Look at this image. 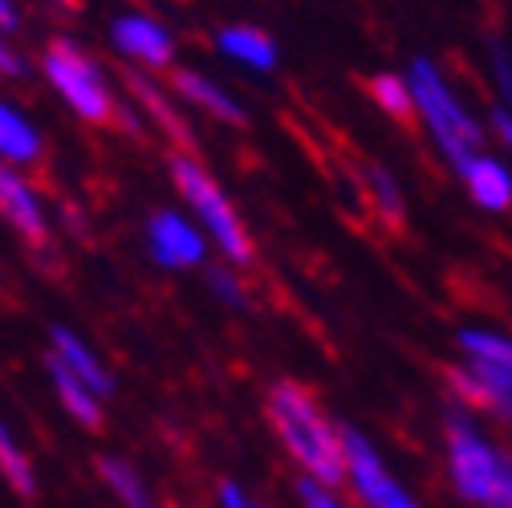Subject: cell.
I'll return each instance as SVG.
<instances>
[{
  "label": "cell",
  "instance_id": "13",
  "mask_svg": "<svg viewBox=\"0 0 512 508\" xmlns=\"http://www.w3.org/2000/svg\"><path fill=\"white\" fill-rule=\"evenodd\" d=\"M49 342H53V354L66 362V366L82 378V383H90L98 399H106V395L114 391V378L106 374V366L98 362V354H94L78 334H70L66 326H53V330H49Z\"/></svg>",
  "mask_w": 512,
  "mask_h": 508
},
{
  "label": "cell",
  "instance_id": "28",
  "mask_svg": "<svg viewBox=\"0 0 512 508\" xmlns=\"http://www.w3.org/2000/svg\"><path fill=\"white\" fill-rule=\"evenodd\" d=\"M0 70H5V78H17V74L25 70V61L5 45V49H0Z\"/></svg>",
  "mask_w": 512,
  "mask_h": 508
},
{
  "label": "cell",
  "instance_id": "3",
  "mask_svg": "<svg viewBox=\"0 0 512 508\" xmlns=\"http://www.w3.org/2000/svg\"><path fill=\"white\" fill-rule=\"evenodd\" d=\"M411 90H415V106H419V118L427 122V131L435 135L439 151L452 159L456 171H464L476 155H480V143H484V126L460 106V98L447 90L443 74L431 66L427 57H415L411 61Z\"/></svg>",
  "mask_w": 512,
  "mask_h": 508
},
{
  "label": "cell",
  "instance_id": "25",
  "mask_svg": "<svg viewBox=\"0 0 512 508\" xmlns=\"http://www.w3.org/2000/svg\"><path fill=\"white\" fill-rule=\"evenodd\" d=\"M492 131L500 135V143H504V147H512V110H508V106L492 110Z\"/></svg>",
  "mask_w": 512,
  "mask_h": 508
},
{
  "label": "cell",
  "instance_id": "8",
  "mask_svg": "<svg viewBox=\"0 0 512 508\" xmlns=\"http://www.w3.org/2000/svg\"><path fill=\"white\" fill-rule=\"evenodd\" d=\"M110 37L114 45L126 53V57H135L143 61L147 70H167L171 66V57H175V41L163 25H155L151 17H118L110 25Z\"/></svg>",
  "mask_w": 512,
  "mask_h": 508
},
{
  "label": "cell",
  "instance_id": "10",
  "mask_svg": "<svg viewBox=\"0 0 512 508\" xmlns=\"http://www.w3.org/2000/svg\"><path fill=\"white\" fill-rule=\"evenodd\" d=\"M122 82H126V90H131L143 106H147V114L155 118V126H159V131L179 147V151H196V131H191V126H187V118L175 110V102L147 78V74H139V70H122Z\"/></svg>",
  "mask_w": 512,
  "mask_h": 508
},
{
  "label": "cell",
  "instance_id": "21",
  "mask_svg": "<svg viewBox=\"0 0 512 508\" xmlns=\"http://www.w3.org/2000/svg\"><path fill=\"white\" fill-rule=\"evenodd\" d=\"M0 472H5V480L13 484V492H21V496H33V492H37L33 468H29L25 452H21L17 443H13V435H9V431L0 435Z\"/></svg>",
  "mask_w": 512,
  "mask_h": 508
},
{
  "label": "cell",
  "instance_id": "22",
  "mask_svg": "<svg viewBox=\"0 0 512 508\" xmlns=\"http://www.w3.org/2000/svg\"><path fill=\"white\" fill-rule=\"evenodd\" d=\"M297 496L305 500V508H346L322 480H313V476H301L297 480Z\"/></svg>",
  "mask_w": 512,
  "mask_h": 508
},
{
  "label": "cell",
  "instance_id": "29",
  "mask_svg": "<svg viewBox=\"0 0 512 508\" xmlns=\"http://www.w3.org/2000/svg\"><path fill=\"white\" fill-rule=\"evenodd\" d=\"M57 5H66V9H78V5H82V0H57Z\"/></svg>",
  "mask_w": 512,
  "mask_h": 508
},
{
  "label": "cell",
  "instance_id": "11",
  "mask_svg": "<svg viewBox=\"0 0 512 508\" xmlns=\"http://www.w3.org/2000/svg\"><path fill=\"white\" fill-rule=\"evenodd\" d=\"M45 366H49V378H53V391H57L61 407H66L82 427L98 431V427H102V399L94 395V387H90V383H82V378H78L66 362H61L57 354H49V358H45Z\"/></svg>",
  "mask_w": 512,
  "mask_h": 508
},
{
  "label": "cell",
  "instance_id": "5",
  "mask_svg": "<svg viewBox=\"0 0 512 508\" xmlns=\"http://www.w3.org/2000/svg\"><path fill=\"white\" fill-rule=\"evenodd\" d=\"M41 70L53 82V90L70 102V110L78 118H86V122H114L118 118L114 114L118 106H114V98H110L98 66H94V61L74 41H66V37L49 41V49L41 57Z\"/></svg>",
  "mask_w": 512,
  "mask_h": 508
},
{
  "label": "cell",
  "instance_id": "9",
  "mask_svg": "<svg viewBox=\"0 0 512 508\" xmlns=\"http://www.w3.org/2000/svg\"><path fill=\"white\" fill-rule=\"evenodd\" d=\"M0 204H5V216H9V224L37 248V252H45L49 248V224H45V212H41V200L33 196V187L13 171V167H5L0 171Z\"/></svg>",
  "mask_w": 512,
  "mask_h": 508
},
{
  "label": "cell",
  "instance_id": "4",
  "mask_svg": "<svg viewBox=\"0 0 512 508\" xmlns=\"http://www.w3.org/2000/svg\"><path fill=\"white\" fill-rule=\"evenodd\" d=\"M171 175H175V187H179V196L187 200V208L200 216V224L208 228V236L220 244V252L232 261V265H252V236L248 228L240 224L232 200L220 192V183L200 167L196 155H187V151H175L171 155Z\"/></svg>",
  "mask_w": 512,
  "mask_h": 508
},
{
  "label": "cell",
  "instance_id": "27",
  "mask_svg": "<svg viewBox=\"0 0 512 508\" xmlns=\"http://www.w3.org/2000/svg\"><path fill=\"white\" fill-rule=\"evenodd\" d=\"M0 33H5V37L17 33V5H13V0H0Z\"/></svg>",
  "mask_w": 512,
  "mask_h": 508
},
{
  "label": "cell",
  "instance_id": "16",
  "mask_svg": "<svg viewBox=\"0 0 512 508\" xmlns=\"http://www.w3.org/2000/svg\"><path fill=\"white\" fill-rule=\"evenodd\" d=\"M0 151L9 163H37L41 159V135L17 106H0Z\"/></svg>",
  "mask_w": 512,
  "mask_h": 508
},
{
  "label": "cell",
  "instance_id": "6",
  "mask_svg": "<svg viewBox=\"0 0 512 508\" xmlns=\"http://www.w3.org/2000/svg\"><path fill=\"white\" fill-rule=\"evenodd\" d=\"M338 427H342V448H346V472H350L362 504L366 508H419V500L387 472V464L378 460L370 439L350 423H338Z\"/></svg>",
  "mask_w": 512,
  "mask_h": 508
},
{
  "label": "cell",
  "instance_id": "20",
  "mask_svg": "<svg viewBox=\"0 0 512 508\" xmlns=\"http://www.w3.org/2000/svg\"><path fill=\"white\" fill-rule=\"evenodd\" d=\"M460 350L468 354V362H484V366H512V338H504V334L464 330V334H460Z\"/></svg>",
  "mask_w": 512,
  "mask_h": 508
},
{
  "label": "cell",
  "instance_id": "23",
  "mask_svg": "<svg viewBox=\"0 0 512 508\" xmlns=\"http://www.w3.org/2000/svg\"><path fill=\"white\" fill-rule=\"evenodd\" d=\"M208 285H212V293H216V297H224L228 305H244V289H240L236 273H228V269H216V273L208 277Z\"/></svg>",
  "mask_w": 512,
  "mask_h": 508
},
{
  "label": "cell",
  "instance_id": "17",
  "mask_svg": "<svg viewBox=\"0 0 512 508\" xmlns=\"http://www.w3.org/2000/svg\"><path fill=\"white\" fill-rule=\"evenodd\" d=\"M370 98L378 102V110H387L395 122L403 126H415V90H411V78H399V74H374L370 78Z\"/></svg>",
  "mask_w": 512,
  "mask_h": 508
},
{
  "label": "cell",
  "instance_id": "2",
  "mask_svg": "<svg viewBox=\"0 0 512 508\" xmlns=\"http://www.w3.org/2000/svg\"><path fill=\"white\" fill-rule=\"evenodd\" d=\"M447 472L464 500L480 508H512V456L488 443L460 411L447 415Z\"/></svg>",
  "mask_w": 512,
  "mask_h": 508
},
{
  "label": "cell",
  "instance_id": "26",
  "mask_svg": "<svg viewBox=\"0 0 512 508\" xmlns=\"http://www.w3.org/2000/svg\"><path fill=\"white\" fill-rule=\"evenodd\" d=\"M492 70H496V78H500L504 102L512 106V66H508V61H504V53H496V57H492Z\"/></svg>",
  "mask_w": 512,
  "mask_h": 508
},
{
  "label": "cell",
  "instance_id": "18",
  "mask_svg": "<svg viewBox=\"0 0 512 508\" xmlns=\"http://www.w3.org/2000/svg\"><path fill=\"white\" fill-rule=\"evenodd\" d=\"M98 472H102V480L110 484V492H114L126 508H155V500H151L147 484L139 480V472H135L131 464H122V460L106 456V460H98Z\"/></svg>",
  "mask_w": 512,
  "mask_h": 508
},
{
  "label": "cell",
  "instance_id": "12",
  "mask_svg": "<svg viewBox=\"0 0 512 508\" xmlns=\"http://www.w3.org/2000/svg\"><path fill=\"white\" fill-rule=\"evenodd\" d=\"M171 86H175V94L187 98L191 106H200V110H208V114H216V118H224V122H232V126H244V122H248L244 110H240V102H236L224 86H216L212 78H204V74H196V70H175V74H171Z\"/></svg>",
  "mask_w": 512,
  "mask_h": 508
},
{
  "label": "cell",
  "instance_id": "19",
  "mask_svg": "<svg viewBox=\"0 0 512 508\" xmlns=\"http://www.w3.org/2000/svg\"><path fill=\"white\" fill-rule=\"evenodd\" d=\"M366 187H370L374 212L387 220L391 228H403V196H399V187H395V175L382 167V163H370L366 167Z\"/></svg>",
  "mask_w": 512,
  "mask_h": 508
},
{
  "label": "cell",
  "instance_id": "24",
  "mask_svg": "<svg viewBox=\"0 0 512 508\" xmlns=\"http://www.w3.org/2000/svg\"><path fill=\"white\" fill-rule=\"evenodd\" d=\"M220 504H224V508H261L256 500H248V496L240 492V484H232V480H220Z\"/></svg>",
  "mask_w": 512,
  "mask_h": 508
},
{
  "label": "cell",
  "instance_id": "15",
  "mask_svg": "<svg viewBox=\"0 0 512 508\" xmlns=\"http://www.w3.org/2000/svg\"><path fill=\"white\" fill-rule=\"evenodd\" d=\"M220 49L232 61H244L252 70H273L277 66V41L265 29H252V25H228L220 33Z\"/></svg>",
  "mask_w": 512,
  "mask_h": 508
},
{
  "label": "cell",
  "instance_id": "14",
  "mask_svg": "<svg viewBox=\"0 0 512 508\" xmlns=\"http://www.w3.org/2000/svg\"><path fill=\"white\" fill-rule=\"evenodd\" d=\"M460 175H464L468 192H472V200H476L480 208L504 212V208L512 204V175H508L504 163H496V159H488V155H476Z\"/></svg>",
  "mask_w": 512,
  "mask_h": 508
},
{
  "label": "cell",
  "instance_id": "1",
  "mask_svg": "<svg viewBox=\"0 0 512 508\" xmlns=\"http://www.w3.org/2000/svg\"><path fill=\"white\" fill-rule=\"evenodd\" d=\"M269 423L277 427L281 443L289 448V456L326 488L346 480V448H342V427L330 423L317 407L313 391L293 383V378H281L269 391Z\"/></svg>",
  "mask_w": 512,
  "mask_h": 508
},
{
  "label": "cell",
  "instance_id": "7",
  "mask_svg": "<svg viewBox=\"0 0 512 508\" xmlns=\"http://www.w3.org/2000/svg\"><path fill=\"white\" fill-rule=\"evenodd\" d=\"M147 236H151V257L167 269H187L204 261V236L175 212H155Z\"/></svg>",
  "mask_w": 512,
  "mask_h": 508
}]
</instances>
